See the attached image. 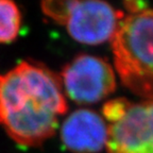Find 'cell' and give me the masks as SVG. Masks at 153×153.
<instances>
[{"label":"cell","instance_id":"cell-5","mask_svg":"<svg viewBox=\"0 0 153 153\" xmlns=\"http://www.w3.org/2000/svg\"><path fill=\"white\" fill-rule=\"evenodd\" d=\"M64 93L79 104H91L105 99L116 88L112 65L102 57L79 54L63 67L60 74Z\"/></svg>","mask_w":153,"mask_h":153},{"label":"cell","instance_id":"cell-1","mask_svg":"<svg viewBox=\"0 0 153 153\" xmlns=\"http://www.w3.org/2000/svg\"><path fill=\"white\" fill-rule=\"evenodd\" d=\"M67 110L60 76L45 65L24 61L0 74V126L18 145L45 143Z\"/></svg>","mask_w":153,"mask_h":153},{"label":"cell","instance_id":"cell-7","mask_svg":"<svg viewBox=\"0 0 153 153\" xmlns=\"http://www.w3.org/2000/svg\"><path fill=\"white\" fill-rule=\"evenodd\" d=\"M22 12L14 0H0V44L17 38L22 28Z\"/></svg>","mask_w":153,"mask_h":153},{"label":"cell","instance_id":"cell-4","mask_svg":"<svg viewBox=\"0 0 153 153\" xmlns=\"http://www.w3.org/2000/svg\"><path fill=\"white\" fill-rule=\"evenodd\" d=\"M102 114L108 122V153H153V100L113 99L103 105Z\"/></svg>","mask_w":153,"mask_h":153},{"label":"cell","instance_id":"cell-2","mask_svg":"<svg viewBox=\"0 0 153 153\" xmlns=\"http://www.w3.org/2000/svg\"><path fill=\"white\" fill-rule=\"evenodd\" d=\"M111 42L115 68L123 85L153 100V9L131 11Z\"/></svg>","mask_w":153,"mask_h":153},{"label":"cell","instance_id":"cell-3","mask_svg":"<svg viewBox=\"0 0 153 153\" xmlns=\"http://www.w3.org/2000/svg\"><path fill=\"white\" fill-rule=\"evenodd\" d=\"M44 15L65 27L74 41L100 45L112 41L124 17L105 0H42Z\"/></svg>","mask_w":153,"mask_h":153},{"label":"cell","instance_id":"cell-6","mask_svg":"<svg viewBox=\"0 0 153 153\" xmlns=\"http://www.w3.org/2000/svg\"><path fill=\"white\" fill-rule=\"evenodd\" d=\"M61 139L70 152L98 153L106 145L108 124L98 113L76 110L63 122Z\"/></svg>","mask_w":153,"mask_h":153}]
</instances>
